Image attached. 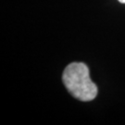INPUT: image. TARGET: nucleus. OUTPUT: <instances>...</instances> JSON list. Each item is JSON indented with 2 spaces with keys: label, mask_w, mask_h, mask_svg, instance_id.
<instances>
[{
  "label": "nucleus",
  "mask_w": 125,
  "mask_h": 125,
  "mask_svg": "<svg viewBox=\"0 0 125 125\" xmlns=\"http://www.w3.org/2000/svg\"><path fill=\"white\" fill-rule=\"evenodd\" d=\"M62 81L72 96L81 101H91L97 94V87L91 81L87 66L74 62L66 67Z\"/></svg>",
  "instance_id": "f257e3e1"
},
{
  "label": "nucleus",
  "mask_w": 125,
  "mask_h": 125,
  "mask_svg": "<svg viewBox=\"0 0 125 125\" xmlns=\"http://www.w3.org/2000/svg\"><path fill=\"white\" fill-rule=\"evenodd\" d=\"M121 3H125V0H119Z\"/></svg>",
  "instance_id": "f03ea898"
}]
</instances>
